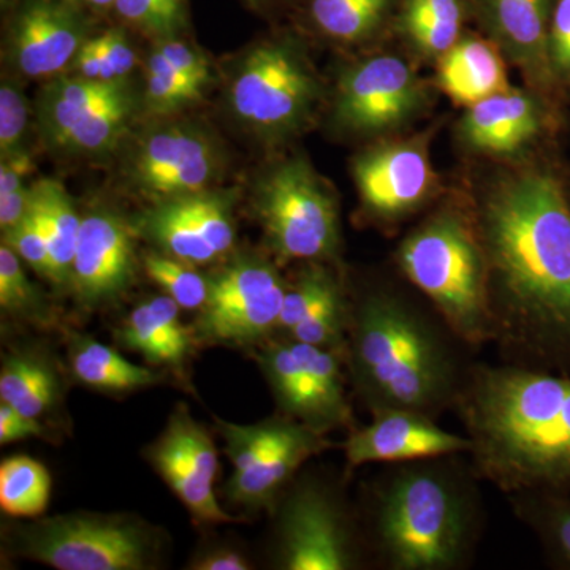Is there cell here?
Returning <instances> with one entry per match:
<instances>
[{
    "instance_id": "cell-1",
    "label": "cell",
    "mask_w": 570,
    "mask_h": 570,
    "mask_svg": "<svg viewBox=\"0 0 570 570\" xmlns=\"http://www.w3.org/2000/svg\"><path fill=\"white\" fill-rule=\"evenodd\" d=\"M472 206L502 362L570 374V197L557 171L521 164Z\"/></svg>"
},
{
    "instance_id": "cell-2",
    "label": "cell",
    "mask_w": 570,
    "mask_h": 570,
    "mask_svg": "<svg viewBox=\"0 0 570 570\" xmlns=\"http://www.w3.org/2000/svg\"><path fill=\"white\" fill-rule=\"evenodd\" d=\"M455 412L482 482L508 497L570 493V374L474 363Z\"/></svg>"
},
{
    "instance_id": "cell-3",
    "label": "cell",
    "mask_w": 570,
    "mask_h": 570,
    "mask_svg": "<svg viewBox=\"0 0 570 570\" xmlns=\"http://www.w3.org/2000/svg\"><path fill=\"white\" fill-rule=\"evenodd\" d=\"M471 351L426 299L396 285L374 283L352 295L347 374L370 414L404 409L439 419L455 411Z\"/></svg>"
},
{
    "instance_id": "cell-4",
    "label": "cell",
    "mask_w": 570,
    "mask_h": 570,
    "mask_svg": "<svg viewBox=\"0 0 570 570\" xmlns=\"http://www.w3.org/2000/svg\"><path fill=\"white\" fill-rule=\"evenodd\" d=\"M471 459L438 456L385 464L363 489L358 515L371 562L385 570H463L483 527Z\"/></svg>"
},
{
    "instance_id": "cell-5",
    "label": "cell",
    "mask_w": 570,
    "mask_h": 570,
    "mask_svg": "<svg viewBox=\"0 0 570 570\" xmlns=\"http://www.w3.org/2000/svg\"><path fill=\"white\" fill-rule=\"evenodd\" d=\"M395 264L466 346L491 344L489 272L471 205L428 213L397 243Z\"/></svg>"
},
{
    "instance_id": "cell-6",
    "label": "cell",
    "mask_w": 570,
    "mask_h": 570,
    "mask_svg": "<svg viewBox=\"0 0 570 570\" xmlns=\"http://www.w3.org/2000/svg\"><path fill=\"white\" fill-rule=\"evenodd\" d=\"M273 515L277 569L355 570L371 564L358 510L324 475H296Z\"/></svg>"
},
{
    "instance_id": "cell-7",
    "label": "cell",
    "mask_w": 570,
    "mask_h": 570,
    "mask_svg": "<svg viewBox=\"0 0 570 570\" xmlns=\"http://www.w3.org/2000/svg\"><path fill=\"white\" fill-rule=\"evenodd\" d=\"M14 553L58 570H149L159 566V530L129 513L71 512L20 524Z\"/></svg>"
},
{
    "instance_id": "cell-8",
    "label": "cell",
    "mask_w": 570,
    "mask_h": 570,
    "mask_svg": "<svg viewBox=\"0 0 570 570\" xmlns=\"http://www.w3.org/2000/svg\"><path fill=\"white\" fill-rule=\"evenodd\" d=\"M324 89L302 40L276 37L246 56L228 91L239 122L268 141H285L305 130Z\"/></svg>"
},
{
    "instance_id": "cell-9",
    "label": "cell",
    "mask_w": 570,
    "mask_h": 570,
    "mask_svg": "<svg viewBox=\"0 0 570 570\" xmlns=\"http://www.w3.org/2000/svg\"><path fill=\"white\" fill-rule=\"evenodd\" d=\"M254 209L269 250L283 264H335L340 257V205L303 157L277 164L261 179Z\"/></svg>"
},
{
    "instance_id": "cell-10",
    "label": "cell",
    "mask_w": 570,
    "mask_h": 570,
    "mask_svg": "<svg viewBox=\"0 0 570 570\" xmlns=\"http://www.w3.org/2000/svg\"><path fill=\"white\" fill-rule=\"evenodd\" d=\"M255 358L279 412L324 434L356 426L346 392V351L272 337Z\"/></svg>"
},
{
    "instance_id": "cell-11",
    "label": "cell",
    "mask_w": 570,
    "mask_h": 570,
    "mask_svg": "<svg viewBox=\"0 0 570 570\" xmlns=\"http://www.w3.org/2000/svg\"><path fill=\"white\" fill-rule=\"evenodd\" d=\"M431 89L401 56H371L352 63L337 80L332 122L360 138H390L425 115Z\"/></svg>"
},
{
    "instance_id": "cell-12",
    "label": "cell",
    "mask_w": 570,
    "mask_h": 570,
    "mask_svg": "<svg viewBox=\"0 0 570 570\" xmlns=\"http://www.w3.org/2000/svg\"><path fill=\"white\" fill-rule=\"evenodd\" d=\"M287 284L266 258H236L209 279L193 328L202 344L262 346L277 332Z\"/></svg>"
},
{
    "instance_id": "cell-13",
    "label": "cell",
    "mask_w": 570,
    "mask_h": 570,
    "mask_svg": "<svg viewBox=\"0 0 570 570\" xmlns=\"http://www.w3.org/2000/svg\"><path fill=\"white\" fill-rule=\"evenodd\" d=\"M431 135H395L355 157L352 175L367 223L395 230L433 204L439 178L431 163Z\"/></svg>"
},
{
    "instance_id": "cell-14",
    "label": "cell",
    "mask_w": 570,
    "mask_h": 570,
    "mask_svg": "<svg viewBox=\"0 0 570 570\" xmlns=\"http://www.w3.org/2000/svg\"><path fill=\"white\" fill-rule=\"evenodd\" d=\"M554 118L550 97L510 86L468 107L456 126V138L475 156L523 163L553 130Z\"/></svg>"
},
{
    "instance_id": "cell-15",
    "label": "cell",
    "mask_w": 570,
    "mask_h": 570,
    "mask_svg": "<svg viewBox=\"0 0 570 570\" xmlns=\"http://www.w3.org/2000/svg\"><path fill=\"white\" fill-rule=\"evenodd\" d=\"M137 276L132 230L118 213L94 209L81 219L69 287L78 305L96 311L129 292Z\"/></svg>"
},
{
    "instance_id": "cell-16",
    "label": "cell",
    "mask_w": 570,
    "mask_h": 570,
    "mask_svg": "<svg viewBox=\"0 0 570 570\" xmlns=\"http://www.w3.org/2000/svg\"><path fill=\"white\" fill-rule=\"evenodd\" d=\"M219 170V154L208 135L187 126H167L138 141L130 181L163 202L204 193Z\"/></svg>"
},
{
    "instance_id": "cell-17",
    "label": "cell",
    "mask_w": 570,
    "mask_h": 570,
    "mask_svg": "<svg viewBox=\"0 0 570 570\" xmlns=\"http://www.w3.org/2000/svg\"><path fill=\"white\" fill-rule=\"evenodd\" d=\"M365 426L348 430L337 444L346 461V478L367 464L407 463L438 456L469 455L471 441L466 434L450 433L438 425V419L404 409H387L371 414Z\"/></svg>"
},
{
    "instance_id": "cell-18",
    "label": "cell",
    "mask_w": 570,
    "mask_h": 570,
    "mask_svg": "<svg viewBox=\"0 0 570 570\" xmlns=\"http://www.w3.org/2000/svg\"><path fill=\"white\" fill-rule=\"evenodd\" d=\"M89 28L85 9L67 0H20L9 24L11 59L26 77H52L73 61Z\"/></svg>"
},
{
    "instance_id": "cell-19",
    "label": "cell",
    "mask_w": 570,
    "mask_h": 570,
    "mask_svg": "<svg viewBox=\"0 0 570 570\" xmlns=\"http://www.w3.org/2000/svg\"><path fill=\"white\" fill-rule=\"evenodd\" d=\"M483 32L501 48L530 88L553 99L549 31L554 0H471Z\"/></svg>"
},
{
    "instance_id": "cell-20",
    "label": "cell",
    "mask_w": 570,
    "mask_h": 570,
    "mask_svg": "<svg viewBox=\"0 0 570 570\" xmlns=\"http://www.w3.org/2000/svg\"><path fill=\"white\" fill-rule=\"evenodd\" d=\"M335 448L328 434L318 433L302 422H295L287 436L269 450L253 466L234 472L224 494L232 504L250 512H273L277 499L299 474L307 461Z\"/></svg>"
},
{
    "instance_id": "cell-21",
    "label": "cell",
    "mask_w": 570,
    "mask_h": 570,
    "mask_svg": "<svg viewBox=\"0 0 570 570\" xmlns=\"http://www.w3.org/2000/svg\"><path fill=\"white\" fill-rule=\"evenodd\" d=\"M508 62L489 37L466 32L434 63V85L468 108L510 88Z\"/></svg>"
},
{
    "instance_id": "cell-22",
    "label": "cell",
    "mask_w": 570,
    "mask_h": 570,
    "mask_svg": "<svg viewBox=\"0 0 570 570\" xmlns=\"http://www.w3.org/2000/svg\"><path fill=\"white\" fill-rule=\"evenodd\" d=\"M179 311L170 296H154L130 311L116 336L124 347L153 365L181 373L197 340L193 326L183 324Z\"/></svg>"
},
{
    "instance_id": "cell-23",
    "label": "cell",
    "mask_w": 570,
    "mask_h": 570,
    "mask_svg": "<svg viewBox=\"0 0 570 570\" xmlns=\"http://www.w3.org/2000/svg\"><path fill=\"white\" fill-rule=\"evenodd\" d=\"M471 0H400L392 28L420 61L436 63L464 36Z\"/></svg>"
},
{
    "instance_id": "cell-24",
    "label": "cell",
    "mask_w": 570,
    "mask_h": 570,
    "mask_svg": "<svg viewBox=\"0 0 570 570\" xmlns=\"http://www.w3.org/2000/svg\"><path fill=\"white\" fill-rule=\"evenodd\" d=\"M0 400L29 417L50 414L62 401V381L43 348L17 347L3 355Z\"/></svg>"
},
{
    "instance_id": "cell-25",
    "label": "cell",
    "mask_w": 570,
    "mask_h": 570,
    "mask_svg": "<svg viewBox=\"0 0 570 570\" xmlns=\"http://www.w3.org/2000/svg\"><path fill=\"white\" fill-rule=\"evenodd\" d=\"M66 341L71 374L86 387L104 393H130L163 381L156 371L135 365L91 336L69 330Z\"/></svg>"
},
{
    "instance_id": "cell-26",
    "label": "cell",
    "mask_w": 570,
    "mask_h": 570,
    "mask_svg": "<svg viewBox=\"0 0 570 570\" xmlns=\"http://www.w3.org/2000/svg\"><path fill=\"white\" fill-rule=\"evenodd\" d=\"M146 459L181 501L195 523L224 524L238 521L220 508L213 483L200 474L167 430L146 449Z\"/></svg>"
},
{
    "instance_id": "cell-27",
    "label": "cell",
    "mask_w": 570,
    "mask_h": 570,
    "mask_svg": "<svg viewBox=\"0 0 570 570\" xmlns=\"http://www.w3.org/2000/svg\"><path fill=\"white\" fill-rule=\"evenodd\" d=\"M31 204L50 250L48 279L58 287H66L70 284L71 264L82 217L62 184L51 179H43L32 186Z\"/></svg>"
},
{
    "instance_id": "cell-28",
    "label": "cell",
    "mask_w": 570,
    "mask_h": 570,
    "mask_svg": "<svg viewBox=\"0 0 570 570\" xmlns=\"http://www.w3.org/2000/svg\"><path fill=\"white\" fill-rule=\"evenodd\" d=\"M126 88L124 80L112 82L88 80L80 75L52 81L41 94L39 105V118L45 137L52 146L59 148L67 134L86 115L108 102Z\"/></svg>"
},
{
    "instance_id": "cell-29",
    "label": "cell",
    "mask_w": 570,
    "mask_h": 570,
    "mask_svg": "<svg viewBox=\"0 0 570 570\" xmlns=\"http://www.w3.org/2000/svg\"><path fill=\"white\" fill-rule=\"evenodd\" d=\"M400 0H307V18L326 39L360 45L393 24Z\"/></svg>"
},
{
    "instance_id": "cell-30",
    "label": "cell",
    "mask_w": 570,
    "mask_h": 570,
    "mask_svg": "<svg viewBox=\"0 0 570 570\" xmlns=\"http://www.w3.org/2000/svg\"><path fill=\"white\" fill-rule=\"evenodd\" d=\"M517 517L538 538L554 568L570 570V493L508 497Z\"/></svg>"
},
{
    "instance_id": "cell-31",
    "label": "cell",
    "mask_w": 570,
    "mask_h": 570,
    "mask_svg": "<svg viewBox=\"0 0 570 570\" xmlns=\"http://www.w3.org/2000/svg\"><path fill=\"white\" fill-rule=\"evenodd\" d=\"M142 230L165 255L186 264L206 265L219 257L195 227L179 197L159 202L142 219Z\"/></svg>"
},
{
    "instance_id": "cell-32",
    "label": "cell",
    "mask_w": 570,
    "mask_h": 570,
    "mask_svg": "<svg viewBox=\"0 0 570 570\" xmlns=\"http://www.w3.org/2000/svg\"><path fill=\"white\" fill-rule=\"evenodd\" d=\"M50 471L28 455L9 456L0 464V509L14 519H40L51 497Z\"/></svg>"
},
{
    "instance_id": "cell-33",
    "label": "cell",
    "mask_w": 570,
    "mask_h": 570,
    "mask_svg": "<svg viewBox=\"0 0 570 570\" xmlns=\"http://www.w3.org/2000/svg\"><path fill=\"white\" fill-rule=\"evenodd\" d=\"M135 100L129 88L86 115L63 138L59 149L70 153L108 151L121 138L134 116Z\"/></svg>"
},
{
    "instance_id": "cell-34",
    "label": "cell",
    "mask_w": 570,
    "mask_h": 570,
    "mask_svg": "<svg viewBox=\"0 0 570 570\" xmlns=\"http://www.w3.org/2000/svg\"><path fill=\"white\" fill-rule=\"evenodd\" d=\"M0 309L3 316L18 322L48 328L52 314L40 288L26 275L21 258L11 247H0Z\"/></svg>"
},
{
    "instance_id": "cell-35",
    "label": "cell",
    "mask_w": 570,
    "mask_h": 570,
    "mask_svg": "<svg viewBox=\"0 0 570 570\" xmlns=\"http://www.w3.org/2000/svg\"><path fill=\"white\" fill-rule=\"evenodd\" d=\"M298 420L277 412L273 417L262 420L254 425H238L216 419L217 430L225 441V455L230 460L234 472L253 466L255 461L265 456L279 444Z\"/></svg>"
},
{
    "instance_id": "cell-36",
    "label": "cell",
    "mask_w": 570,
    "mask_h": 570,
    "mask_svg": "<svg viewBox=\"0 0 570 570\" xmlns=\"http://www.w3.org/2000/svg\"><path fill=\"white\" fill-rule=\"evenodd\" d=\"M351 306L352 294L341 281L311 311L309 316L285 336L311 346L346 351Z\"/></svg>"
},
{
    "instance_id": "cell-37",
    "label": "cell",
    "mask_w": 570,
    "mask_h": 570,
    "mask_svg": "<svg viewBox=\"0 0 570 570\" xmlns=\"http://www.w3.org/2000/svg\"><path fill=\"white\" fill-rule=\"evenodd\" d=\"M116 14L154 39H176L187 26V0H116Z\"/></svg>"
},
{
    "instance_id": "cell-38",
    "label": "cell",
    "mask_w": 570,
    "mask_h": 570,
    "mask_svg": "<svg viewBox=\"0 0 570 570\" xmlns=\"http://www.w3.org/2000/svg\"><path fill=\"white\" fill-rule=\"evenodd\" d=\"M193 266L168 255L148 254L145 257L148 276L181 309H202L208 298L209 279L198 275Z\"/></svg>"
},
{
    "instance_id": "cell-39",
    "label": "cell",
    "mask_w": 570,
    "mask_h": 570,
    "mask_svg": "<svg viewBox=\"0 0 570 570\" xmlns=\"http://www.w3.org/2000/svg\"><path fill=\"white\" fill-rule=\"evenodd\" d=\"M184 208L217 255L227 254L234 247L235 224L230 195L204 193L184 195Z\"/></svg>"
},
{
    "instance_id": "cell-40",
    "label": "cell",
    "mask_w": 570,
    "mask_h": 570,
    "mask_svg": "<svg viewBox=\"0 0 570 570\" xmlns=\"http://www.w3.org/2000/svg\"><path fill=\"white\" fill-rule=\"evenodd\" d=\"M204 88L168 66L159 52L154 51L146 71V104L156 115H168L197 102Z\"/></svg>"
},
{
    "instance_id": "cell-41",
    "label": "cell",
    "mask_w": 570,
    "mask_h": 570,
    "mask_svg": "<svg viewBox=\"0 0 570 570\" xmlns=\"http://www.w3.org/2000/svg\"><path fill=\"white\" fill-rule=\"evenodd\" d=\"M3 245L11 247L22 262H26L39 275H50V250H48L47 238L39 223L32 204L20 223L3 234Z\"/></svg>"
},
{
    "instance_id": "cell-42",
    "label": "cell",
    "mask_w": 570,
    "mask_h": 570,
    "mask_svg": "<svg viewBox=\"0 0 570 570\" xmlns=\"http://www.w3.org/2000/svg\"><path fill=\"white\" fill-rule=\"evenodd\" d=\"M549 63L557 91L570 94V0H554L549 31Z\"/></svg>"
},
{
    "instance_id": "cell-43",
    "label": "cell",
    "mask_w": 570,
    "mask_h": 570,
    "mask_svg": "<svg viewBox=\"0 0 570 570\" xmlns=\"http://www.w3.org/2000/svg\"><path fill=\"white\" fill-rule=\"evenodd\" d=\"M26 127H28V105L20 89L10 82L0 88V154L2 159L22 151Z\"/></svg>"
},
{
    "instance_id": "cell-44",
    "label": "cell",
    "mask_w": 570,
    "mask_h": 570,
    "mask_svg": "<svg viewBox=\"0 0 570 570\" xmlns=\"http://www.w3.org/2000/svg\"><path fill=\"white\" fill-rule=\"evenodd\" d=\"M156 51L163 56L171 69L186 75L189 80L197 82L200 88L205 89V86L208 85V61H206L204 55H200L195 48L187 45L186 41L176 39L164 40Z\"/></svg>"
},
{
    "instance_id": "cell-45",
    "label": "cell",
    "mask_w": 570,
    "mask_h": 570,
    "mask_svg": "<svg viewBox=\"0 0 570 570\" xmlns=\"http://www.w3.org/2000/svg\"><path fill=\"white\" fill-rule=\"evenodd\" d=\"M97 40H99L100 50L104 52L105 62H107L112 80H124L137 63V55H135L127 33L121 28H111L99 33Z\"/></svg>"
},
{
    "instance_id": "cell-46",
    "label": "cell",
    "mask_w": 570,
    "mask_h": 570,
    "mask_svg": "<svg viewBox=\"0 0 570 570\" xmlns=\"http://www.w3.org/2000/svg\"><path fill=\"white\" fill-rule=\"evenodd\" d=\"M26 439H48L47 426L39 419L14 411L9 404H0V444H13Z\"/></svg>"
},
{
    "instance_id": "cell-47",
    "label": "cell",
    "mask_w": 570,
    "mask_h": 570,
    "mask_svg": "<svg viewBox=\"0 0 570 570\" xmlns=\"http://www.w3.org/2000/svg\"><path fill=\"white\" fill-rule=\"evenodd\" d=\"M75 70L82 78L88 80L112 82L110 71H108L107 62H105L104 52L100 50L99 40L96 37H89L82 45L81 50L73 59Z\"/></svg>"
},
{
    "instance_id": "cell-48",
    "label": "cell",
    "mask_w": 570,
    "mask_h": 570,
    "mask_svg": "<svg viewBox=\"0 0 570 570\" xmlns=\"http://www.w3.org/2000/svg\"><path fill=\"white\" fill-rule=\"evenodd\" d=\"M194 570H249L250 561L238 550L228 547H216L198 553L190 562Z\"/></svg>"
},
{
    "instance_id": "cell-49",
    "label": "cell",
    "mask_w": 570,
    "mask_h": 570,
    "mask_svg": "<svg viewBox=\"0 0 570 570\" xmlns=\"http://www.w3.org/2000/svg\"><path fill=\"white\" fill-rule=\"evenodd\" d=\"M32 159L26 151L13 154L2 159L0 165V194L13 193L24 187L26 176L31 174Z\"/></svg>"
},
{
    "instance_id": "cell-50",
    "label": "cell",
    "mask_w": 570,
    "mask_h": 570,
    "mask_svg": "<svg viewBox=\"0 0 570 570\" xmlns=\"http://www.w3.org/2000/svg\"><path fill=\"white\" fill-rule=\"evenodd\" d=\"M32 187H21L9 194H0V228L2 234L20 223L31 205Z\"/></svg>"
},
{
    "instance_id": "cell-51",
    "label": "cell",
    "mask_w": 570,
    "mask_h": 570,
    "mask_svg": "<svg viewBox=\"0 0 570 570\" xmlns=\"http://www.w3.org/2000/svg\"><path fill=\"white\" fill-rule=\"evenodd\" d=\"M67 2L75 3V6L81 7V9H94V10H112L115 9L116 0H67Z\"/></svg>"
},
{
    "instance_id": "cell-52",
    "label": "cell",
    "mask_w": 570,
    "mask_h": 570,
    "mask_svg": "<svg viewBox=\"0 0 570 570\" xmlns=\"http://www.w3.org/2000/svg\"><path fill=\"white\" fill-rule=\"evenodd\" d=\"M250 2L258 3V6H261V3L276 2V0H250Z\"/></svg>"
},
{
    "instance_id": "cell-53",
    "label": "cell",
    "mask_w": 570,
    "mask_h": 570,
    "mask_svg": "<svg viewBox=\"0 0 570 570\" xmlns=\"http://www.w3.org/2000/svg\"><path fill=\"white\" fill-rule=\"evenodd\" d=\"M2 2H3V3H6V2H10V0H2Z\"/></svg>"
},
{
    "instance_id": "cell-54",
    "label": "cell",
    "mask_w": 570,
    "mask_h": 570,
    "mask_svg": "<svg viewBox=\"0 0 570 570\" xmlns=\"http://www.w3.org/2000/svg\"><path fill=\"white\" fill-rule=\"evenodd\" d=\"M568 186H569V184H568ZM569 197H570V186H569Z\"/></svg>"
}]
</instances>
